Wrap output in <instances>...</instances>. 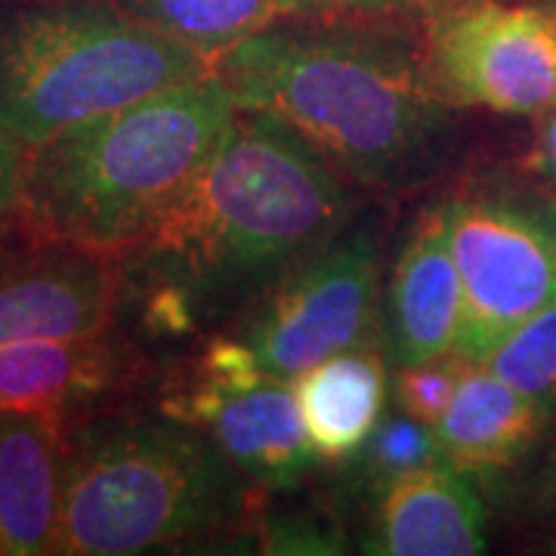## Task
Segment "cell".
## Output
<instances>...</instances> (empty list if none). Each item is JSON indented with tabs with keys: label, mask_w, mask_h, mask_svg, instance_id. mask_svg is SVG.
Instances as JSON below:
<instances>
[{
	"label": "cell",
	"mask_w": 556,
	"mask_h": 556,
	"mask_svg": "<svg viewBox=\"0 0 556 556\" xmlns=\"http://www.w3.org/2000/svg\"><path fill=\"white\" fill-rule=\"evenodd\" d=\"M387 298L390 350L399 368L433 362L457 350L464 288L442 207L420 217L399 257Z\"/></svg>",
	"instance_id": "obj_12"
},
{
	"label": "cell",
	"mask_w": 556,
	"mask_h": 556,
	"mask_svg": "<svg viewBox=\"0 0 556 556\" xmlns=\"http://www.w3.org/2000/svg\"><path fill=\"white\" fill-rule=\"evenodd\" d=\"M22 167H25V146L0 121V219L16 214V201H20L22 189Z\"/></svg>",
	"instance_id": "obj_22"
},
{
	"label": "cell",
	"mask_w": 556,
	"mask_h": 556,
	"mask_svg": "<svg viewBox=\"0 0 556 556\" xmlns=\"http://www.w3.org/2000/svg\"><path fill=\"white\" fill-rule=\"evenodd\" d=\"M239 105L199 78L78 124L25 152L16 217L43 239L121 257L199 177Z\"/></svg>",
	"instance_id": "obj_3"
},
{
	"label": "cell",
	"mask_w": 556,
	"mask_h": 556,
	"mask_svg": "<svg viewBox=\"0 0 556 556\" xmlns=\"http://www.w3.org/2000/svg\"><path fill=\"white\" fill-rule=\"evenodd\" d=\"M417 0H273L276 13H321V10H380Z\"/></svg>",
	"instance_id": "obj_23"
},
{
	"label": "cell",
	"mask_w": 556,
	"mask_h": 556,
	"mask_svg": "<svg viewBox=\"0 0 556 556\" xmlns=\"http://www.w3.org/2000/svg\"><path fill=\"white\" fill-rule=\"evenodd\" d=\"M199 78L204 53L124 10L62 0L0 13V121L25 152Z\"/></svg>",
	"instance_id": "obj_5"
},
{
	"label": "cell",
	"mask_w": 556,
	"mask_h": 556,
	"mask_svg": "<svg viewBox=\"0 0 556 556\" xmlns=\"http://www.w3.org/2000/svg\"><path fill=\"white\" fill-rule=\"evenodd\" d=\"M547 415L541 402L519 393L482 362H470L433 430L445 460L460 473H492L535 442Z\"/></svg>",
	"instance_id": "obj_15"
},
{
	"label": "cell",
	"mask_w": 556,
	"mask_h": 556,
	"mask_svg": "<svg viewBox=\"0 0 556 556\" xmlns=\"http://www.w3.org/2000/svg\"><path fill=\"white\" fill-rule=\"evenodd\" d=\"M217 78L239 109L281 121L362 182L420 177L448 137L430 68L375 40L254 31L219 56Z\"/></svg>",
	"instance_id": "obj_2"
},
{
	"label": "cell",
	"mask_w": 556,
	"mask_h": 556,
	"mask_svg": "<svg viewBox=\"0 0 556 556\" xmlns=\"http://www.w3.org/2000/svg\"><path fill=\"white\" fill-rule=\"evenodd\" d=\"M457 378H460V368L442 365L439 358L420 362V365H405L396 380V396L402 412L437 427L439 417L445 415L448 402L455 396Z\"/></svg>",
	"instance_id": "obj_20"
},
{
	"label": "cell",
	"mask_w": 556,
	"mask_h": 556,
	"mask_svg": "<svg viewBox=\"0 0 556 556\" xmlns=\"http://www.w3.org/2000/svg\"><path fill=\"white\" fill-rule=\"evenodd\" d=\"M204 383L219 390H244L266 380L257 353L248 340H214L201 358Z\"/></svg>",
	"instance_id": "obj_21"
},
{
	"label": "cell",
	"mask_w": 556,
	"mask_h": 556,
	"mask_svg": "<svg viewBox=\"0 0 556 556\" xmlns=\"http://www.w3.org/2000/svg\"><path fill=\"white\" fill-rule=\"evenodd\" d=\"M529 164H532L535 174H541L544 179H551L556 186V105L541 115V127H538L535 149H532Z\"/></svg>",
	"instance_id": "obj_24"
},
{
	"label": "cell",
	"mask_w": 556,
	"mask_h": 556,
	"mask_svg": "<svg viewBox=\"0 0 556 556\" xmlns=\"http://www.w3.org/2000/svg\"><path fill=\"white\" fill-rule=\"evenodd\" d=\"M291 387L318 457L356 455L380 424L387 380L375 356L346 350L306 368Z\"/></svg>",
	"instance_id": "obj_16"
},
{
	"label": "cell",
	"mask_w": 556,
	"mask_h": 556,
	"mask_svg": "<svg viewBox=\"0 0 556 556\" xmlns=\"http://www.w3.org/2000/svg\"><path fill=\"white\" fill-rule=\"evenodd\" d=\"M378 241L371 232L328 244L278 285L248 331L266 378L294 380L325 358L358 346L375 316Z\"/></svg>",
	"instance_id": "obj_8"
},
{
	"label": "cell",
	"mask_w": 556,
	"mask_h": 556,
	"mask_svg": "<svg viewBox=\"0 0 556 556\" xmlns=\"http://www.w3.org/2000/svg\"><path fill=\"white\" fill-rule=\"evenodd\" d=\"M161 412L189 427H204L232 464L266 485H294L316 460L291 380L266 378L244 390L201 383L164 399Z\"/></svg>",
	"instance_id": "obj_10"
},
{
	"label": "cell",
	"mask_w": 556,
	"mask_h": 556,
	"mask_svg": "<svg viewBox=\"0 0 556 556\" xmlns=\"http://www.w3.org/2000/svg\"><path fill=\"white\" fill-rule=\"evenodd\" d=\"M442 211L464 288L455 353L485 362L514 328L556 303V214L501 195L455 199Z\"/></svg>",
	"instance_id": "obj_6"
},
{
	"label": "cell",
	"mask_w": 556,
	"mask_h": 556,
	"mask_svg": "<svg viewBox=\"0 0 556 556\" xmlns=\"http://www.w3.org/2000/svg\"><path fill=\"white\" fill-rule=\"evenodd\" d=\"M482 365L547 412H556V303L514 328Z\"/></svg>",
	"instance_id": "obj_18"
},
{
	"label": "cell",
	"mask_w": 556,
	"mask_h": 556,
	"mask_svg": "<svg viewBox=\"0 0 556 556\" xmlns=\"http://www.w3.org/2000/svg\"><path fill=\"white\" fill-rule=\"evenodd\" d=\"M430 75L445 102L544 115L556 105V10L457 3L433 20Z\"/></svg>",
	"instance_id": "obj_7"
},
{
	"label": "cell",
	"mask_w": 556,
	"mask_h": 556,
	"mask_svg": "<svg viewBox=\"0 0 556 556\" xmlns=\"http://www.w3.org/2000/svg\"><path fill=\"white\" fill-rule=\"evenodd\" d=\"M365 448H368V470L378 482H387L408 470L445 464L437 430L405 412L380 420L371 439L365 442Z\"/></svg>",
	"instance_id": "obj_19"
},
{
	"label": "cell",
	"mask_w": 556,
	"mask_h": 556,
	"mask_svg": "<svg viewBox=\"0 0 556 556\" xmlns=\"http://www.w3.org/2000/svg\"><path fill=\"white\" fill-rule=\"evenodd\" d=\"M371 554L473 556L485 551V510L467 477L445 464L380 482Z\"/></svg>",
	"instance_id": "obj_13"
},
{
	"label": "cell",
	"mask_w": 556,
	"mask_h": 556,
	"mask_svg": "<svg viewBox=\"0 0 556 556\" xmlns=\"http://www.w3.org/2000/svg\"><path fill=\"white\" fill-rule=\"evenodd\" d=\"M118 291V257L43 239L16 214L0 219V346L100 334Z\"/></svg>",
	"instance_id": "obj_9"
},
{
	"label": "cell",
	"mask_w": 556,
	"mask_h": 556,
	"mask_svg": "<svg viewBox=\"0 0 556 556\" xmlns=\"http://www.w3.org/2000/svg\"><path fill=\"white\" fill-rule=\"evenodd\" d=\"M127 13L199 53L229 50L269 20L273 0H127Z\"/></svg>",
	"instance_id": "obj_17"
},
{
	"label": "cell",
	"mask_w": 556,
	"mask_h": 556,
	"mask_svg": "<svg viewBox=\"0 0 556 556\" xmlns=\"http://www.w3.org/2000/svg\"><path fill=\"white\" fill-rule=\"evenodd\" d=\"M346 192L331 164L281 121L239 109L199 177L137 248L134 273L182 288L195 309L338 239Z\"/></svg>",
	"instance_id": "obj_1"
},
{
	"label": "cell",
	"mask_w": 556,
	"mask_h": 556,
	"mask_svg": "<svg viewBox=\"0 0 556 556\" xmlns=\"http://www.w3.org/2000/svg\"><path fill=\"white\" fill-rule=\"evenodd\" d=\"M239 495L232 457L195 427L105 417L68 437L56 554L159 551L229 522Z\"/></svg>",
	"instance_id": "obj_4"
},
{
	"label": "cell",
	"mask_w": 556,
	"mask_h": 556,
	"mask_svg": "<svg viewBox=\"0 0 556 556\" xmlns=\"http://www.w3.org/2000/svg\"><path fill=\"white\" fill-rule=\"evenodd\" d=\"M130 371V356L109 328L90 338L25 340L0 346V412L78 408L115 393Z\"/></svg>",
	"instance_id": "obj_14"
},
{
	"label": "cell",
	"mask_w": 556,
	"mask_h": 556,
	"mask_svg": "<svg viewBox=\"0 0 556 556\" xmlns=\"http://www.w3.org/2000/svg\"><path fill=\"white\" fill-rule=\"evenodd\" d=\"M68 417L0 412V554H56Z\"/></svg>",
	"instance_id": "obj_11"
}]
</instances>
